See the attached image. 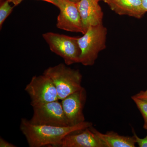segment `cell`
I'll return each instance as SVG.
<instances>
[{
	"label": "cell",
	"mask_w": 147,
	"mask_h": 147,
	"mask_svg": "<svg viewBox=\"0 0 147 147\" xmlns=\"http://www.w3.org/2000/svg\"><path fill=\"white\" fill-rule=\"evenodd\" d=\"M92 126V123L88 121L72 126L40 125L34 124L29 120L22 118L20 128L30 147H57L66 135Z\"/></svg>",
	"instance_id": "cell-1"
},
{
	"label": "cell",
	"mask_w": 147,
	"mask_h": 147,
	"mask_svg": "<svg viewBox=\"0 0 147 147\" xmlns=\"http://www.w3.org/2000/svg\"><path fill=\"white\" fill-rule=\"evenodd\" d=\"M43 74L53 81L59 100H63L83 88L82 86V75L80 71L68 67L64 63L48 67Z\"/></svg>",
	"instance_id": "cell-2"
},
{
	"label": "cell",
	"mask_w": 147,
	"mask_h": 147,
	"mask_svg": "<svg viewBox=\"0 0 147 147\" xmlns=\"http://www.w3.org/2000/svg\"><path fill=\"white\" fill-rule=\"evenodd\" d=\"M107 29L103 24L90 27L78 43L81 51L80 63L84 66L94 64L98 54L106 48Z\"/></svg>",
	"instance_id": "cell-3"
},
{
	"label": "cell",
	"mask_w": 147,
	"mask_h": 147,
	"mask_svg": "<svg viewBox=\"0 0 147 147\" xmlns=\"http://www.w3.org/2000/svg\"><path fill=\"white\" fill-rule=\"evenodd\" d=\"M50 50L60 56L67 65L80 63L81 51L78 36H70L53 32L42 34Z\"/></svg>",
	"instance_id": "cell-4"
},
{
	"label": "cell",
	"mask_w": 147,
	"mask_h": 147,
	"mask_svg": "<svg viewBox=\"0 0 147 147\" xmlns=\"http://www.w3.org/2000/svg\"><path fill=\"white\" fill-rule=\"evenodd\" d=\"M25 90L30 96L32 107L59 100L53 81L43 74L33 76L26 86Z\"/></svg>",
	"instance_id": "cell-5"
},
{
	"label": "cell",
	"mask_w": 147,
	"mask_h": 147,
	"mask_svg": "<svg viewBox=\"0 0 147 147\" xmlns=\"http://www.w3.org/2000/svg\"><path fill=\"white\" fill-rule=\"evenodd\" d=\"M59 100L33 107V114L29 120L30 122L40 125L68 126L61 103Z\"/></svg>",
	"instance_id": "cell-6"
},
{
	"label": "cell",
	"mask_w": 147,
	"mask_h": 147,
	"mask_svg": "<svg viewBox=\"0 0 147 147\" xmlns=\"http://www.w3.org/2000/svg\"><path fill=\"white\" fill-rule=\"evenodd\" d=\"M57 7L60 9L57 19V28L84 34L77 3L71 0H57Z\"/></svg>",
	"instance_id": "cell-7"
},
{
	"label": "cell",
	"mask_w": 147,
	"mask_h": 147,
	"mask_svg": "<svg viewBox=\"0 0 147 147\" xmlns=\"http://www.w3.org/2000/svg\"><path fill=\"white\" fill-rule=\"evenodd\" d=\"M87 96L86 91L83 87L61 100L69 126H74L85 121L83 111Z\"/></svg>",
	"instance_id": "cell-8"
},
{
	"label": "cell",
	"mask_w": 147,
	"mask_h": 147,
	"mask_svg": "<svg viewBox=\"0 0 147 147\" xmlns=\"http://www.w3.org/2000/svg\"><path fill=\"white\" fill-rule=\"evenodd\" d=\"M98 0H79L77 7L84 34L90 27L102 24L103 13Z\"/></svg>",
	"instance_id": "cell-9"
},
{
	"label": "cell",
	"mask_w": 147,
	"mask_h": 147,
	"mask_svg": "<svg viewBox=\"0 0 147 147\" xmlns=\"http://www.w3.org/2000/svg\"><path fill=\"white\" fill-rule=\"evenodd\" d=\"M90 127L66 135L57 147H106L104 143L92 131Z\"/></svg>",
	"instance_id": "cell-10"
},
{
	"label": "cell",
	"mask_w": 147,
	"mask_h": 147,
	"mask_svg": "<svg viewBox=\"0 0 147 147\" xmlns=\"http://www.w3.org/2000/svg\"><path fill=\"white\" fill-rule=\"evenodd\" d=\"M111 9L120 15H127L135 18H142L146 11L142 0H102Z\"/></svg>",
	"instance_id": "cell-11"
},
{
	"label": "cell",
	"mask_w": 147,
	"mask_h": 147,
	"mask_svg": "<svg viewBox=\"0 0 147 147\" xmlns=\"http://www.w3.org/2000/svg\"><path fill=\"white\" fill-rule=\"evenodd\" d=\"M90 128L101 139L106 147H135L136 143L133 136H122L114 131H108L105 134H103L98 131L92 126H91Z\"/></svg>",
	"instance_id": "cell-12"
},
{
	"label": "cell",
	"mask_w": 147,
	"mask_h": 147,
	"mask_svg": "<svg viewBox=\"0 0 147 147\" xmlns=\"http://www.w3.org/2000/svg\"><path fill=\"white\" fill-rule=\"evenodd\" d=\"M131 98L142 114L144 120V128L147 130V101L139 99L134 96H131Z\"/></svg>",
	"instance_id": "cell-13"
},
{
	"label": "cell",
	"mask_w": 147,
	"mask_h": 147,
	"mask_svg": "<svg viewBox=\"0 0 147 147\" xmlns=\"http://www.w3.org/2000/svg\"><path fill=\"white\" fill-rule=\"evenodd\" d=\"M7 0L2 3L0 6V27H2L4 22L12 12L13 7L11 6Z\"/></svg>",
	"instance_id": "cell-14"
},
{
	"label": "cell",
	"mask_w": 147,
	"mask_h": 147,
	"mask_svg": "<svg viewBox=\"0 0 147 147\" xmlns=\"http://www.w3.org/2000/svg\"><path fill=\"white\" fill-rule=\"evenodd\" d=\"M133 136L135 139V142L140 147H147V134L145 138H139L138 137L135 131H133Z\"/></svg>",
	"instance_id": "cell-15"
},
{
	"label": "cell",
	"mask_w": 147,
	"mask_h": 147,
	"mask_svg": "<svg viewBox=\"0 0 147 147\" xmlns=\"http://www.w3.org/2000/svg\"><path fill=\"white\" fill-rule=\"evenodd\" d=\"M134 96L141 100L147 101V89L146 91H141Z\"/></svg>",
	"instance_id": "cell-16"
},
{
	"label": "cell",
	"mask_w": 147,
	"mask_h": 147,
	"mask_svg": "<svg viewBox=\"0 0 147 147\" xmlns=\"http://www.w3.org/2000/svg\"><path fill=\"white\" fill-rule=\"evenodd\" d=\"M0 147H16L15 145L6 141L1 137L0 139Z\"/></svg>",
	"instance_id": "cell-17"
},
{
	"label": "cell",
	"mask_w": 147,
	"mask_h": 147,
	"mask_svg": "<svg viewBox=\"0 0 147 147\" xmlns=\"http://www.w3.org/2000/svg\"><path fill=\"white\" fill-rule=\"evenodd\" d=\"M23 0H19V3H21V1H22ZM42 1H45L47 2H49L53 4L56 6H57V0H42Z\"/></svg>",
	"instance_id": "cell-18"
},
{
	"label": "cell",
	"mask_w": 147,
	"mask_h": 147,
	"mask_svg": "<svg viewBox=\"0 0 147 147\" xmlns=\"http://www.w3.org/2000/svg\"><path fill=\"white\" fill-rule=\"evenodd\" d=\"M142 5L146 12H147V0H142Z\"/></svg>",
	"instance_id": "cell-19"
},
{
	"label": "cell",
	"mask_w": 147,
	"mask_h": 147,
	"mask_svg": "<svg viewBox=\"0 0 147 147\" xmlns=\"http://www.w3.org/2000/svg\"><path fill=\"white\" fill-rule=\"evenodd\" d=\"M9 2L13 3L14 5L16 6L20 4L19 0H7Z\"/></svg>",
	"instance_id": "cell-20"
},
{
	"label": "cell",
	"mask_w": 147,
	"mask_h": 147,
	"mask_svg": "<svg viewBox=\"0 0 147 147\" xmlns=\"http://www.w3.org/2000/svg\"><path fill=\"white\" fill-rule=\"evenodd\" d=\"M71 1H74V0H71Z\"/></svg>",
	"instance_id": "cell-21"
},
{
	"label": "cell",
	"mask_w": 147,
	"mask_h": 147,
	"mask_svg": "<svg viewBox=\"0 0 147 147\" xmlns=\"http://www.w3.org/2000/svg\"><path fill=\"white\" fill-rule=\"evenodd\" d=\"M102 1V0H99V1Z\"/></svg>",
	"instance_id": "cell-22"
},
{
	"label": "cell",
	"mask_w": 147,
	"mask_h": 147,
	"mask_svg": "<svg viewBox=\"0 0 147 147\" xmlns=\"http://www.w3.org/2000/svg\"><path fill=\"white\" fill-rule=\"evenodd\" d=\"M98 1H99V0H98Z\"/></svg>",
	"instance_id": "cell-23"
}]
</instances>
